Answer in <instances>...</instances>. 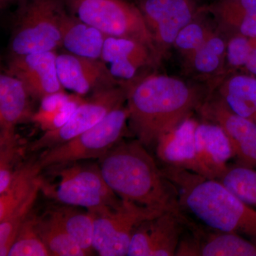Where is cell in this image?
Instances as JSON below:
<instances>
[{
	"label": "cell",
	"mask_w": 256,
	"mask_h": 256,
	"mask_svg": "<svg viewBox=\"0 0 256 256\" xmlns=\"http://www.w3.org/2000/svg\"><path fill=\"white\" fill-rule=\"evenodd\" d=\"M70 12L108 36L142 42L158 57L156 44L140 10L126 0H64Z\"/></svg>",
	"instance_id": "8992f818"
},
{
	"label": "cell",
	"mask_w": 256,
	"mask_h": 256,
	"mask_svg": "<svg viewBox=\"0 0 256 256\" xmlns=\"http://www.w3.org/2000/svg\"><path fill=\"white\" fill-rule=\"evenodd\" d=\"M182 220L180 210H174L143 220L133 230L128 256H176L180 244Z\"/></svg>",
	"instance_id": "30bf717a"
},
{
	"label": "cell",
	"mask_w": 256,
	"mask_h": 256,
	"mask_svg": "<svg viewBox=\"0 0 256 256\" xmlns=\"http://www.w3.org/2000/svg\"><path fill=\"white\" fill-rule=\"evenodd\" d=\"M210 34L202 25L192 22L180 32L174 44L178 50L190 57L203 44Z\"/></svg>",
	"instance_id": "4dcf8cb0"
},
{
	"label": "cell",
	"mask_w": 256,
	"mask_h": 256,
	"mask_svg": "<svg viewBox=\"0 0 256 256\" xmlns=\"http://www.w3.org/2000/svg\"><path fill=\"white\" fill-rule=\"evenodd\" d=\"M162 172L176 192L180 206L216 232L246 236L256 244V208L220 181L168 165Z\"/></svg>",
	"instance_id": "3957f363"
},
{
	"label": "cell",
	"mask_w": 256,
	"mask_h": 256,
	"mask_svg": "<svg viewBox=\"0 0 256 256\" xmlns=\"http://www.w3.org/2000/svg\"><path fill=\"white\" fill-rule=\"evenodd\" d=\"M195 148L201 175L218 180L228 168L233 150L222 128L214 122L200 124L195 131Z\"/></svg>",
	"instance_id": "2e32d148"
},
{
	"label": "cell",
	"mask_w": 256,
	"mask_h": 256,
	"mask_svg": "<svg viewBox=\"0 0 256 256\" xmlns=\"http://www.w3.org/2000/svg\"><path fill=\"white\" fill-rule=\"evenodd\" d=\"M41 174L34 161L16 170L9 188L0 194V222L28 198L40 182Z\"/></svg>",
	"instance_id": "cb8c5ba5"
},
{
	"label": "cell",
	"mask_w": 256,
	"mask_h": 256,
	"mask_svg": "<svg viewBox=\"0 0 256 256\" xmlns=\"http://www.w3.org/2000/svg\"><path fill=\"white\" fill-rule=\"evenodd\" d=\"M245 67L250 73L256 75V38H255V44L250 52Z\"/></svg>",
	"instance_id": "e575fe53"
},
{
	"label": "cell",
	"mask_w": 256,
	"mask_h": 256,
	"mask_svg": "<svg viewBox=\"0 0 256 256\" xmlns=\"http://www.w3.org/2000/svg\"><path fill=\"white\" fill-rule=\"evenodd\" d=\"M41 186L42 176L28 198L0 222V256H8L20 227L33 210Z\"/></svg>",
	"instance_id": "484cf974"
},
{
	"label": "cell",
	"mask_w": 256,
	"mask_h": 256,
	"mask_svg": "<svg viewBox=\"0 0 256 256\" xmlns=\"http://www.w3.org/2000/svg\"><path fill=\"white\" fill-rule=\"evenodd\" d=\"M202 114L224 130L239 164L256 170V124L234 114L220 98L200 106Z\"/></svg>",
	"instance_id": "7c38bea8"
},
{
	"label": "cell",
	"mask_w": 256,
	"mask_h": 256,
	"mask_svg": "<svg viewBox=\"0 0 256 256\" xmlns=\"http://www.w3.org/2000/svg\"><path fill=\"white\" fill-rule=\"evenodd\" d=\"M198 124L190 116L159 138L156 144V154L165 165L201 174L195 148Z\"/></svg>",
	"instance_id": "ac0fdd59"
},
{
	"label": "cell",
	"mask_w": 256,
	"mask_h": 256,
	"mask_svg": "<svg viewBox=\"0 0 256 256\" xmlns=\"http://www.w3.org/2000/svg\"><path fill=\"white\" fill-rule=\"evenodd\" d=\"M18 152V146H0V194L6 191L12 181Z\"/></svg>",
	"instance_id": "d6a6232c"
},
{
	"label": "cell",
	"mask_w": 256,
	"mask_h": 256,
	"mask_svg": "<svg viewBox=\"0 0 256 256\" xmlns=\"http://www.w3.org/2000/svg\"><path fill=\"white\" fill-rule=\"evenodd\" d=\"M56 68L64 88L80 96L120 85L101 60L66 53L57 55Z\"/></svg>",
	"instance_id": "5bb4252c"
},
{
	"label": "cell",
	"mask_w": 256,
	"mask_h": 256,
	"mask_svg": "<svg viewBox=\"0 0 256 256\" xmlns=\"http://www.w3.org/2000/svg\"><path fill=\"white\" fill-rule=\"evenodd\" d=\"M75 94L69 95L66 94L64 90L54 92L45 96L41 100L40 109L38 112H52L60 108V106L68 102L70 99L73 98Z\"/></svg>",
	"instance_id": "836d02e7"
},
{
	"label": "cell",
	"mask_w": 256,
	"mask_h": 256,
	"mask_svg": "<svg viewBox=\"0 0 256 256\" xmlns=\"http://www.w3.org/2000/svg\"><path fill=\"white\" fill-rule=\"evenodd\" d=\"M14 0H0V6L1 9H4L8 5L11 4Z\"/></svg>",
	"instance_id": "d590c367"
},
{
	"label": "cell",
	"mask_w": 256,
	"mask_h": 256,
	"mask_svg": "<svg viewBox=\"0 0 256 256\" xmlns=\"http://www.w3.org/2000/svg\"><path fill=\"white\" fill-rule=\"evenodd\" d=\"M222 100L234 114L256 124V78L245 75L230 77L220 88Z\"/></svg>",
	"instance_id": "44dd1931"
},
{
	"label": "cell",
	"mask_w": 256,
	"mask_h": 256,
	"mask_svg": "<svg viewBox=\"0 0 256 256\" xmlns=\"http://www.w3.org/2000/svg\"><path fill=\"white\" fill-rule=\"evenodd\" d=\"M78 207L62 204L54 206L48 210L57 218L70 236L88 256L92 255L94 224L92 215Z\"/></svg>",
	"instance_id": "d4e9b609"
},
{
	"label": "cell",
	"mask_w": 256,
	"mask_h": 256,
	"mask_svg": "<svg viewBox=\"0 0 256 256\" xmlns=\"http://www.w3.org/2000/svg\"><path fill=\"white\" fill-rule=\"evenodd\" d=\"M212 10L220 22L239 34L256 38V0H222Z\"/></svg>",
	"instance_id": "603a6c76"
},
{
	"label": "cell",
	"mask_w": 256,
	"mask_h": 256,
	"mask_svg": "<svg viewBox=\"0 0 256 256\" xmlns=\"http://www.w3.org/2000/svg\"><path fill=\"white\" fill-rule=\"evenodd\" d=\"M65 6L64 4L60 14L62 46L72 54L100 60L108 36L72 12H67Z\"/></svg>",
	"instance_id": "d6986e66"
},
{
	"label": "cell",
	"mask_w": 256,
	"mask_h": 256,
	"mask_svg": "<svg viewBox=\"0 0 256 256\" xmlns=\"http://www.w3.org/2000/svg\"><path fill=\"white\" fill-rule=\"evenodd\" d=\"M86 100L82 96L75 94L73 98L60 106L57 110L48 112L37 111L34 114L32 121L38 124L45 132L54 130L66 124L74 112Z\"/></svg>",
	"instance_id": "f546056e"
},
{
	"label": "cell",
	"mask_w": 256,
	"mask_h": 256,
	"mask_svg": "<svg viewBox=\"0 0 256 256\" xmlns=\"http://www.w3.org/2000/svg\"><path fill=\"white\" fill-rule=\"evenodd\" d=\"M36 228L50 256H88L50 210H46L44 215H36Z\"/></svg>",
	"instance_id": "7402d4cb"
},
{
	"label": "cell",
	"mask_w": 256,
	"mask_h": 256,
	"mask_svg": "<svg viewBox=\"0 0 256 256\" xmlns=\"http://www.w3.org/2000/svg\"><path fill=\"white\" fill-rule=\"evenodd\" d=\"M176 256H256V244L239 234L216 232L204 240L180 242Z\"/></svg>",
	"instance_id": "ffe728a7"
},
{
	"label": "cell",
	"mask_w": 256,
	"mask_h": 256,
	"mask_svg": "<svg viewBox=\"0 0 256 256\" xmlns=\"http://www.w3.org/2000/svg\"><path fill=\"white\" fill-rule=\"evenodd\" d=\"M31 96L21 80L6 73L0 76V146H18L15 128L32 121Z\"/></svg>",
	"instance_id": "9a60e30c"
},
{
	"label": "cell",
	"mask_w": 256,
	"mask_h": 256,
	"mask_svg": "<svg viewBox=\"0 0 256 256\" xmlns=\"http://www.w3.org/2000/svg\"><path fill=\"white\" fill-rule=\"evenodd\" d=\"M94 224L92 248L101 256H128L133 230L143 220L163 213L122 200L120 206L88 210Z\"/></svg>",
	"instance_id": "ba28073f"
},
{
	"label": "cell",
	"mask_w": 256,
	"mask_h": 256,
	"mask_svg": "<svg viewBox=\"0 0 256 256\" xmlns=\"http://www.w3.org/2000/svg\"><path fill=\"white\" fill-rule=\"evenodd\" d=\"M126 100V82L94 92L79 106L66 124L54 130L46 131L36 140L30 142L26 146V152H38L68 142L98 124Z\"/></svg>",
	"instance_id": "9c48e42d"
},
{
	"label": "cell",
	"mask_w": 256,
	"mask_h": 256,
	"mask_svg": "<svg viewBox=\"0 0 256 256\" xmlns=\"http://www.w3.org/2000/svg\"><path fill=\"white\" fill-rule=\"evenodd\" d=\"M255 44V38L239 34L232 37L226 46L227 60L232 66H245Z\"/></svg>",
	"instance_id": "1f68e13d"
},
{
	"label": "cell",
	"mask_w": 256,
	"mask_h": 256,
	"mask_svg": "<svg viewBox=\"0 0 256 256\" xmlns=\"http://www.w3.org/2000/svg\"><path fill=\"white\" fill-rule=\"evenodd\" d=\"M146 148L138 139L118 142L98 159L104 180L124 201L162 212L180 210L172 185Z\"/></svg>",
	"instance_id": "7a4b0ae2"
},
{
	"label": "cell",
	"mask_w": 256,
	"mask_h": 256,
	"mask_svg": "<svg viewBox=\"0 0 256 256\" xmlns=\"http://www.w3.org/2000/svg\"><path fill=\"white\" fill-rule=\"evenodd\" d=\"M126 86L130 126L146 146H156L202 105L196 89L174 77L150 75Z\"/></svg>",
	"instance_id": "6da1fadb"
},
{
	"label": "cell",
	"mask_w": 256,
	"mask_h": 256,
	"mask_svg": "<svg viewBox=\"0 0 256 256\" xmlns=\"http://www.w3.org/2000/svg\"><path fill=\"white\" fill-rule=\"evenodd\" d=\"M50 178L42 176L41 191L60 204L87 210L120 206L122 200L106 183L98 163L74 162L47 168Z\"/></svg>",
	"instance_id": "277c9868"
},
{
	"label": "cell",
	"mask_w": 256,
	"mask_h": 256,
	"mask_svg": "<svg viewBox=\"0 0 256 256\" xmlns=\"http://www.w3.org/2000/svg\"><path fill=\"white\" fill-rule=\"evenodd\" d=\"M218 181L244 203L256 210V170L242 164L228 166Z\"/></svg>",
	"instance_id": "4316f807"
},
{
	"label": "cell",
	"mask_w": 256,
	"mask_h": 256,
	"mask_svg": "<svg viewBox=\"0 0 256 256\" xmlns=\"http://www.w3.org/2000/svg\"><path fill=\"white\" fill-rule=\"evenodd\" d=\"M36 214L31 212L20 227L8 256H50L36 228Z\"/></svg>",
	"instance_id": "83f0119b"
},
{
	"label": "cell",
	"mask_w": 256,
	"mask_h": 256,
	"mask_svg": "<svg viewBox=\"0 0 256 256\" xmlns=\"http://www.w3.org/2000/svg\"><path fill=\"white\" fill-rule=\"evenodd\" d=\"M64 0H28L22 6L10 48L12 55L56 50L62 46L60 28Z\"/></svg>",
	"instance_id": "52a82bcc"
},
{
	"label": "cell",
	"mask_w": 256,
	"mask_h": 256,
	"mask_svg": "<svg viewBox=\"0 0 256 256\" xmlns=\"http://www.w3.org/2000/svg\"><path fill=\"white\" fill-rule=\"evenodd\" d=\"M226 48V46L224 40L210 34L190 58L197 72L204 74L214 73L220 67Z\"/></svg>",
	"instance_id": "f1b7e54d"
},
{
	"label": "cell",
	"mask_w": 256,
	"mask_h": 256,
	"mask_svg": "<svg viewBox=\"0 0 256 256\" xmlns=\"http://www.w3.org/2000/svg\"><path fill=\"white\" fill-rule=\"evenodd\" d=\"M138 8L152 35L158 55L174 44L178 34L194 16L190 0H140Z\"/></svg>",
	"instance_id": "8fae6325"
},
{
	"label": "cell",
	"mask_w": 256,
	"mask_h": 256,
	"mask_svg": "<svg viewBox=\"0 0 256 256\" xmlns=\"http://www.w3.org/2000/svg\"><path fill=\"white\" fill-rule=\"evenodd\" d=\"M129 111L124 104L110 111L98 124L68 142L42 152L34 161L40 171L54 165L98 159L122 140Z\"/></svg>",
	"instance_id": "5b68a950"
},
{
	"label": "cell",
	"mask_w": 256,
	"mask_h": 256,
	"mask_svg": "<svg viewBox=\"0 0 256 256\" xmlns=\"http://www.w3.org/2000/svg\"><path fill=\"white\" fill-rule=\"evenodd\" d=\"M156 58L154 52L142 42L124 37L108 36L104 42L100 60L110 64L114 78L130 82L138 70Z\"/></svg>",
	"instance_id": "e0dca14e"
},
{
	"label": "cell",
	"mask_w": 256,
	"mask_h": 256,
	"mask_svg": "<svg viewBox=\"0 0 256 256\" xmlns=\"http://www.w3.org/2000/svg\"><path fill=\"white\" fill-rule=\"evenodd\" d=\"M56 50L12 55L6 73L21 80L32 98L64 90L57 74Z\"/></svg>",
	"instance_id": "4fadbf2b"
}]
</instances>
